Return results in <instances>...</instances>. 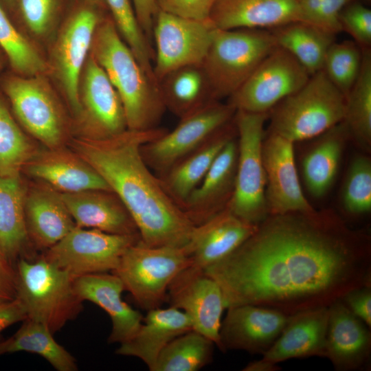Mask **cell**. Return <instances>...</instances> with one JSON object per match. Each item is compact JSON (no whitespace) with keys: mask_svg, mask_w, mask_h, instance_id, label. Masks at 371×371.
<instances>
[{"mask_svg":"<svg viewBox=\"0 0 371 371\" xmlns=\"http://www.w3.org/2000/svg\"><path fill=\"white\" fill-rule=\"evenodd\" d=\"M328 311L326 358L337 371L363 368L370 359V329L341 300L331 304Z\"/></svg>","mask_w":371,"mask_h":371,"instance_id":"20","label":"cell"},{"mask_svg":"<svg viewBox=\"0 0 371 371\" xmlns=\"http://www.w3.org/2000/svg\"><path fill=\"white\" fill-rule=\"evenodd\" d=\"M0 49L18 75L40 76L48 71L45 60L34 46L14 27L1 2Z\"/></svg>","mask_w":371,"mask_h":371,"instance_id":"37","label":"cell"},{"mask_svg":"<svg viewBox=\"0 0 371 371\" xmlns=\"http://www.w3.org/2000/svg\"><path fill=\"white\" fill-rule=\"evenodd\" d=\"M168 130H126L105 139L74 138L72 150L91 166L124 204L147 246L184 248L195 225L147 166L141 146Z\"/></svg>","mask_w":371,"mask_h":371,"instance_id":"2","label":"cell"},{"mask_svg":"<svg viewBox=\"0 0 371 371\" xmlns=\"http://www.w3.org/2000/svg\"><path fill=\"white\" fill-rule=\"evenodd\" d=\"M268 117L269 113L239 110L234 115L238 159L234 192L227 207L238 218L254 225H258L269 215L262 156L264 126Z\"/></svg>","mask_w":371,"mask_h":371,"instance_id":"7","label":"cell"},{"mask_svg":"<svg viewBox=\"0 0 371 371\" xmlns=\"http://www.w3.org/2000/svg\"><path fill=\"white\" fill-rule=\"evenodd\" d=\"M216 0H156L159 10L196 20H208Z\"/></svg>","mask_w":371,"mask_h":371,"instance_id":"44","label":"cell"},{"mask_svg":"<svg viewBox=\"0 0 371 371\" xmlns=\"http://www.w3.org/2000/svg\"><path fill=\"white\" fill-rule=\"evenodd\" d=\"M86 1L97 6L103 5L104 3V0H86Z\"/></svg>","mask_w":371,"mask_h":371,"instance_id":"54","label":"cell"},{"mask_svg":"<svg viewBox=\"0 0 371 371\" xmlns=\"http://www.w3.org/2000/svg\"><path fill=\"white\" fill-rule=\"evenodd\" d=\"M27 319V314L21 301L15 299L0 302V336L5 328Z\"/></svg>","mask_w":371,"mask_h":371,"instance_id":"49","label":"cell"},{"mask_svg":"<svg viewBox=\"0 0 371 371\" xmlns=\"http://www.w3.org/2000/svg\"><path fill=\"white\" fill-rule=\"evenodd\" d=\"M37 153L0 97V176H19Z\"/></svg>","mask_w":371,"mask_h":371,"instance_id":"38","label":"cell"},{"mask_svg":"<svg viewBox=\"0 0 371 371\" xmlns=\"http://www.w3.org/2000/svg\"><path fill=\"white\" fill-rule=\"evenodd\" d=\"M91 50L122 100L128 130L158 128L166 110L159 85L142 68L111 19L101 20Z\"/></svg>","mask_w":371,"mask_h":371,"instance_id":"3","label":"cell"},{"mask_svg":"<svg viewBox=\"0 0 371 371\" xmlns=\"http://www.w3.org/2000/svg\"><path fill=\"white\" fill-rule=\"evenodd\" d=\"M328 307L306 310L291 315L264 360L278 364L295 358H326Z\"/></svg>","mask_w":371,"mask_h":371,"instance_id":"26","label":"cell"},{"mask_svg":"<svg viewBox=\"0 0 371 371\" xmlns=\"http://www.w3.org/2000/svg\"><path fill=\"white\" fill-rule=\"evenodd\" d=\"M257 226L238 218L226 207L205 223L195 226L184 247L190 265L204 270L220 261L248 239Z\"/></svg>","mask_w":371,"mask_h":371,"instance_id":"21","label":"cell"},{"mask_svg":"<svg viewBox=\"0 0 371 371\" xmlns=\"http://www.w3.org/2000/svg\"><path fill=\"white\" fill-rule=\"evenodd\" d=\"M236 135L234 117L203 146L157 176L164 190L180 208L203 180L225 145Z\"/></svg>","mask_w":371,"mask_h":371,"instance_id":"29","label":"cell"},{"mask_svg":"<svg viewBox=\"0 0 371 371\" xmlns=\"http://www.w3.org/2000/svg\"><path fill=\"white\" fill-rule=\"evenodd\" d=\"M280 367L276 363L260 359L249 363L243 369L244 371H277Z\"/></svg>","mask_w":371,"mask_h":371,"instance_id":"51","label":"cell"},{"mask_svg":"<svg viewBox=\"0 0 371 371\" xmlns=\"http://www.w3.org/2000/svg\"><path fill=\"white\" fill-rule=\"evenodd\" d=\"M277 47L269 30H216L201 63L213 100L231 97Z\"/></svg>","mask_w":371,"mask_h":371,"instance_id":"6","label":"cell"},{"mask_svg":"<svg viewBox=\"0 0 371 371\" xmlns=\"http://www.w3.org/2000/svg\"><path fill=\"white\" fill-rule=\"evenodd\" d=\"M74 286L76 294L84 301H89L110 317L111 331L109 344L123 343L137 331L143 315L122 299L124 290L120 278L115 273H99L75 278Z\"/></svg>","mask_w":371,"mask_h":371,"instance_id":"22","label":"cell"},{"mask_svg":"<svg viewBox=\"0 0 371 371\" xmlns=\"http://www.w3.org/2000/svg\"><path fill=\"white\" fill-rule=\"evenodd\" d=\"M353 1L322 0L316 26L335 35L340 32V14L345 6Z\"/></svg>","mask_w":371,"mask_h":371,"instance_id":"46","label":"cell"},{"mask_svg":"<svg viewBox=\"0 0 371 371\" xmlns=\"http://www.w3.org/2000/svg\"><path fill=\"white\" fill-rule=\"evenodd\" d=\"M82 74L80 120L87 121L85 137L105 139L128 130L122 100L91 53L87 57Z\"/></svg>","mask_w":371,"mask_h":371,"instance_id":"17","label":"cell"},{"mask_svg":"<svg viewBox=\"0 0 371 371\" xmlns=\"http://www.w3.org/2000/svg\"><path fill=\"white\" fill-rule=\"evenodd\" d=\"M311 76L290 53L277 46L228 102L236 111L269 113L280 102L300 89Z\"/></svg>","mask_w":371,"mask_h":371,"instance_id":"12","label":"cell"},{"mask_svg":"<svg viewBox=\"0 0 371 371\" xmlns=\"http://www.w3.org/2000/svg\"><path fill=\"white\" fill-rule=\"evenodd\" d=\"M158 85L166 110L179 118L213 100L201 65L176 69L164 76Z\"/></svg>","mask_w":371,"mask_h":371,"instance_id":"32","label":"cell"},{"mask_svg":"<svg viewBox=\"0 0 371 371\" xmlns=\"http://www.w3.org/2000/svg\"><path fill=\"white\" fill-rule=\"evenodd\" d=\"M16 297V275L15 267L0 259V302Z\"/></svg>","mask_w":371,"mask_h":371,"instance_id":"48","label":"cell"},{"mask_svg":"<svg viewBox=\"0 0 371 371\" xmlns=\"http://www.w3.org/2000/svg\"><path fill=\"white\" fill-rule=\"evenodd\" d=\"M209 19L223 30H271L304 21L297 0H216Z\"/></svg>","mask_w":371,"mask_h":371,"instance_id":"23","label":"cell"},{"mask_svg":"<svg viewBox=\"0 0 371 371\" xmlns=\"http://www.w3.org/2000/svg\"><path fill=\"white\" fill-rule=\"evenodd\" d=\"M11 344V337L3 341H0V356L9 352Z\"/></svg>","mask_w":371,"mask_h":371,"instance_id":"52","label":"cell"},{"mask_svg":"<svg viewBox=\"0 0 371 371\" xmlns=\"http://www.w3.org/2000/svg\"><path fill=\"white\" fill-rule=\"evenodd\" d=\"M216 30L210 19H192L159 10L153 29V72L157 82L176 69L201 65Z\"/></svg>","mask_w":371,"mask_h":371,"instance_id":"11","label":"cell"},{"mask_svg":"<svg viewBox=\"0 0 371 371\" xmlns=\"http://www.w3.org/2000/svg\"><path fill=\"white\" fill-rule=\"evenodd\" d=\"M304 21L316 25L322 0H297Z\"/></svg>","mask_w":371,"mask_h":371,"instance_id":"50","label":"cell"},{"mask_svg":"<svg viewBox=\"0 0 371 371\" xmlns=\"http://www.w3.org/2000/svg\"><path fill=\"white\" fill-rule=\"evenodd\" d=\"M204 271L220 285L226 308L253 304L291 315L371 286V238L331 210L269 215Z\"/></svg>","mask_w":371,"mask_h":371,"instance_id":"1","label":"cell"},{"mask_svg":"<svg viewBox=\"0 0 371 371\" xmlns=\"http://www.w3.org/2000/svg\"><path fill=\"white\" fill-rule=\"evenodd\" d=\"M359 76L346 98L344 122L349 137L362 149L371 148V51L363 49Z\"/></svg>","mask_w":371,"mask_h":371,"instance_id":"34","label":"cell"},{"mask_svg":"<svg viewBox=\"0 0 371 371\" xmlns=\"http://www.w3.org/2000/svg\"><path fill=\"white\" fill-rule=\"evenodd\" d=\"M1 52H3L0 49V71L2 69V66H3V58H2V53Z\"/></svg>","mask_w":371,"mask_h":371,"instance_id":"55","label":"cell"},{"mask_svg":"<svg viewBox=\"0 0 371 371\" xmlns=\"http://www.w3.org/2000/svg\"><path fill=\"white\" fill-rule=\"evenodd\" d=\"M363 50L354 41H335L325 56L322 71L346 98L357 80L362 64Z\"/></svg>","mask_w":371,"mask_h":371,"instance_id":"40","label":"cell"},{"mask_svg":"<svg viewBox=\"0 0 371 371\" xmlns=\"http://www.w3.org/2000/svg\"><path fill=\"white\" fill-rule=\"evenodd\" d=\"M139 25L153 45V29L159 11L156 0H131Z\"/></svg>","mask_w":371,"mask_h":371,"instance_id":"47","label":"cell"},{"mask_svg":"<svg viewBox=\"0 0 371 371\" xmlns=\"http://www.w3.org/2000/svg\"><path fill=\"white\" fill-rule=\"evenodd\" d=\"M345 210L361 215L371 210V161L364 155L355 157L350 165L342 192Z\"/></svg>","mask_w":371,"mask_h":371,"instance_id":"41","label":"cell"},{"mask_svg":"<svg viewBox=\"0 0 371 371\" xmlns=\"http://www.w3.org/2000/svg\"><path fill=\"white\" fill-rule=\"evenodd\" d=\"M237 159L236 135L225 145L199 185L181 206L195 226L227 207L234 192Z\"/></svg>","mask_w":371,"mask_h":371,"instance_id":"19","label":"cell"},{"mask_svg":"<svg viewBox=\"0 0 371 371\" xmlns=\"http://www.w3.org/2000/svg\"><path fill=\"white\" fill-rule=\"evenodd\" d=\"M293 142L278 135L265 136L262 156L269 215L308 213L315 210L305 197L295 166Z\"/></svg>","mask_w":371,"mask_h":371,"instance_id":"16","label":"cell"},{"mask_svg":"<svg viewBox=\"0 0 371 371\" xmlns=\"http://www.w3.org/2000/svg\"><path fill=\"white\" fill-rule=\"evenodd\" d=\"M236 109L229 102L212 100L180 118L177 126L141 146V155L159 176L194 151L230 123Z\"/></svg>","mask_w":371,"mask_h":371,"instance_id":"9","label":"cell"},{"mask_svg":"<svg viewBox=\"0 0 371 371\" xmlns=\"http://www.w3.org/2000/svg\"><path fill=\"white\" fill-rule=\"evenodd\" d=\"M0 259L5 260V258L3 257L1 253L0 252Z\"/></svg>","mask_w":371,"mask_h":371,"instance_id":"56","label":"cell"},{"mask_svg":"<svg viewBox=\"0 0 371 371\" xmlns=\"http://www.w3.org/2000/svg\"><path fill=\"white\" fill-rule=\"evenodd\" d=\"M219 331L222 352L240 350L264 355L275 343L290 315L253 304L229 307Z\"/></svg>","mask_w":371,"mask_h":371,"instance_id":"18","label":"cell"},{"mask_svg":"<svg viewBox=\"0 0 371 371\" xmlns=\"http://www.w3.org/2000/svg\"><path fill=\"white\" fill-rule=\"evenodd\" d=\"M25 194L19 175L0 176V252L14 267L20 259L34 260L39 256L27 233Z\"/></svg>","mask_w":371,"mask_h":371,"instance_id":"30","label":"cell"},{"mask_svg":"<svg viewBox=\"0 0 371 371\" xmlns=\"http://www.w3.org/2000/svg\"><path fill=\"white\" fill-rule=\"evenodd\" d=\"M346 306L368 327L371 326V286L353 289L341 299Z\"/></svg>","mask_w":371,"mask_h":371,"instance_id":"45","label":"cell"},{"mask_svg":"<svg viewBox=\"0 0 371 371\" xmlns=\"http://www.w3.org/2000/svg\"><path fill=\"white\" fill-rule=\"evenodd\" d=\"M276 45L290 53L311 74L322 69L326 52L335 35L304 21L269 30Z\"/></svg>","mask_w":371,"mask_h":371,"instance_id":"33","label":"cell"},{"mask_svg":"<svg viewBox=\"0 0 371 371\" xmlns=\"http://www.w3.org/2000/svg\"><path fill=\"white\" fill-rule=\"evenodd\" d=\"M339 23L341 31L347 32L362 49L371 46V10L363 5L349 3L342 10Z\"/></svg>","mask_w":371,"mask_h":371,"instance_id":"42","label":"cell"},{"mask_svg":"<svg viewBox=\"0 0 371 371\" xmlns=\"http://www.w3.org/2000/svg\"><path fill=\"white\" fill-rule=\"evenodd\" d=\"M139 240V235L113 234L76 226L41 256L77 278L113 271L125 251Z\"/></svg>","mask_w":371,"mask_h":371,"instance_id":"10","label":"cell"},{"mask_svg":"<svg viewBox=\"0 0 371 371\" xmlns=\"http://www.w3.org/2000/svg\"><path fill=\"white\" fill-rule=\"evenodd\" d=\"M45 325L26 319L11 337L8 353L27 352L44 358L57 371L78 370L75 357L54 338Z\"/></svg>","mask_w":371,"mask_h":371,"instance_id":"36","label":"cell"},{"mask_svg":"<svg viewBox=\"0 0 371 371\" xmlns=\"http://www.w3.org/2000/svg\"><path fill=\"white\" fill-rule=\"evenodd\" d=\"M25 220L28 238L35 250L45 251L76 225L59 192L47 187L25 192Z\"/></svg>","mask_w":371,"mask_h":371,"instance_id":"27","label":"cell"},{"mask_svg":"<svg viewBox=\"0 0 371 371\" xmlns=\"http://www.w3.org/2000/svg\"><path fill=\"white\" fill-rule=\"evenodd\" d=\"M120 36L148 75L157 81L153 72L154 49L143 32L131 0H104Z\"/></svg>","mask_w":371,"mask_h":371,"instance_id":"39","label":"cell"},{"mask_svg":"<svg viewBox=\"0 0 371 371\" xmlns=\"http://www.w3.org/2000/svg\"><path fill=\"white\" fill-rule=\"evenodd\" d=\"M147 311L135 334L120 344L115 353L137 357L152 371L163 349L174 339L193 328L188 316L173 306L159 307Z\"/></svg>","mask_w":371,"mask_h":371,"instance_id":"28","label":"cell"},{"mask_svg":"<svg viewBox=\"0 0 371 371\" xmlns=\"http://www.w3.org/2000/svg\"><path fill=\"white\" fill-rule=\"evenodd\" d=\"M59 194L77 227L113 234L139 235L129 212L113 192L89 190Z\"/></svg>","mask_w":371,"mask_h":371,"instance_id":"25","label":"cell"},{"mask_svg":"<svg viewBox=\"0 0 371 371\" xmlns=\"http://www.w3.org/2000/svg\"><path fill=\"white\" fill-rule=\"evenodd\" d=\"M166 301L188 316L193 330L220 348L221 317L226 308L222 289L214 278L190 265L170 282Z\"/></svg>","mask_w":371,"mask_h":371,"instance_id":"14","label":"cell"},{"mask_svg":"<svg viewBox=\"0 0 371 371\" xmlns=\"http://www.w3.org/2000/svg\"><path fill=\"white\" fill-rule=\"evenodd\" d=\"M100 21L94 9L78 10L65 24L54 49L57 77L71 109L80 120L82 117L79 87L80 76Z\"/></svg>","mask_w":371,"mask_h":371,"instance_id":"15","label":"cell"},{"mask_svg":"<svg viewBox=\"0 0 371 371\" xmlns=\"http://www.w3.org/2000/svg\"><path fill=\"white\" fill-rule=\"evenodd\" d=\"M0 2L9 8H13L16 5V0H0Z\"/></svg>","mask_w":371,"mask_h":371,"instance_id":"53","label":"cell"},{"mask_svg":"<svg viewBox=\"0 0 371 371\" xmlns=\"http://www.w3.org/2000/svg\"><path fill=\"white\" fill-rule=\"evenodd\" d=\"M346 98L320 70L270 112L268 133L292 142L318 137L341 122Z\"/></svg>","mask_w":371,"mask_h":371,"instance_id":"5","label":"cell"},{"mask_svg":"<svg viewBox=\"0 0 371 371\" xmlns=\"http://www.w3.org/2000/svg\"><path fill=\"white\" fill-rule=\"evenodd\" d=\"M2 87L20 123L48 149L63 147L65 120L59 104L40 76H6Z\"/></svg>","mask_w":371,"mask_h":371,"instance_id":"13","label":"cell"},{"mask_svg":"<svg viewBox=\"0 0 371 371\" xmlns=\"http://www.w3.org/2000/svg\"><path fill=\"white\" fill-rule=\"evenodd\" d=\"M318 137L302 162L306 187L317 198L324 195L333 183L350 137L343 121Z\"/></svg>","mask_w":371,"mask_h":371,"instance_id":"31","label":"cell"},{"mask_svg":"<svg viewBox=\"0 0 371 371\" xmlns=\"http://www.w3.org/2000/svg\"><path fill=\"white\" fill-rule=\"evenodd\" d=\"M215 344L190 330L171 341L159 354L152 371H197L213 359Z\"/></svg>","mask_w":371,"mask_h":371,"instance_id":"35","label":"cell"},{"mask_svg":"<svg viewBox=\"0 0 371 371\" xmlns=\"http://www.w3.org/2000/svg\"><path fill=\"white\" fill-rule=\"evenodd\" d=\"M21 14L29 30L36 35L49 29L56 11V0H16Z\"/></svg>","mask_w":371,"mask_h":371,"instance_id":"43","label":"cell"},{"mask_svg":"<svg viewBox=\"0 0 371 371\" xmlns=\"http://www.w3.org/2000/svg\"><path fill=\"white\" fill-rule=\"evenodd\" d=\"M190 264L184 248L150 247L139 240L125 251L112 273L137 304L148 311L161 307L170 282Z\"/></svg>","mask_w":371,"mask_h":371,"instance_id":"8","label":"cell"},{"mask_svg":"<svg viewBox=\"0 0 371 371\" xmlns=\"http://www.w3.org/2000/svg\"><path fill=\"white\" fill-rule=\"evenodd\" d=\"M15 270L16 297L25 308L27 319L45 325L55 333L82 311L83 301L74 286L75 278L41 254L34 260H19Z\"/></svg>","mask_w":371,"mask_h":371,"instance_id":"4","label":"cell"},{"mask_svg":"<svg viewBox=\"0 0 371 371\" xmlns=\"http://www.w3.org/2000/svg\"><path fill=\"white\" fill-rule=\"evenodd\" d=\"M23 170L60 193L111 190L98 172L73 150L63 148L38 152Z\"/></svg>","mask_w":371,"mask_h":371,"instance_id":"24","label":"cell"}]
</instances>
